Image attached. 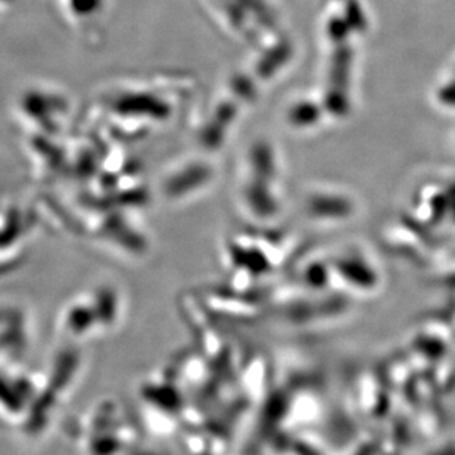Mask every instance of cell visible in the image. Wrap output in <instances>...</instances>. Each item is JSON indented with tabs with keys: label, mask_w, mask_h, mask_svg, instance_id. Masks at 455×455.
<instances>
[]
</instances>
